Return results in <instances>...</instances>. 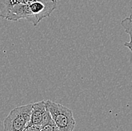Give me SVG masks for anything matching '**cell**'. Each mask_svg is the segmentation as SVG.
<instances>
[{
	"label": "cell",
	"mask_w": 132,
	"mask_h": 131,
	"mask_svg": "<svg viewBox=\"0 0 132 131\" xmlns=\"http://www.w3.org/2000/svg\"><path fill=\"white\" fill-rule=\"evenodd\" d=\"M45 103L59 131H74L76 122L70 108L49 99Z\"/></svg>",
	"instance_id": "obj_1"
},
{
	"label": "cell",
	"mask_w": 132,
	"mask_h": 131,
	"mask_svg": "<svg viewBox=\"0 0 132 131\" xmlns=\"http://www.w3.org/2000/svg\"><path fill=\"white\" fill-rule=\"evenodd\" d=\"M32 103L13 108L3 121L4 131H23L29 124Z\"/></svg>",
	"instance_id": "obj_2"
},
{
	"label": "cell",
	"mask_w": 132,
	"mask_h": 131,
	"mask_svg": "<svg viewBox=\"0 0 132 131\" xmlns=\"http://www.w3.org/2000/svg\"><path fill=\"white\" fill-rule=\"evenodd\" d=\"M49 114L44 100L32 103V108L30 115V120L29 124L41 126L45 118Z\"/></svg>",
	"instance_id": "obj_3"
},
{
	"label": "cell",
	"mask_w": 132,
	"mask_h": 131,
	"mask_svg": "<svg viewBox=\"0 0 132 131\" xmlns=\"http://www.w3.org/2000/svg\"><path fill=\"white\" fill-rule=\"evenodd\" d=\"M23 2L24 0H0V17L6 19L13 7Z\"/></svg>",
	"instance_id": "obj_4"
},
{
	"label": "cell",
	"mask_w": 132,
	"mask_h": 131,
	"mask_svg": "<svg viewBox=\"0 0 132 131\" xmlns=\"http://www.w3.org/2000/svg\"><path fill=\"white\" fill-rule=\"evenodd\" d=\"M121 25L124 28L125 33H128L130 36V41L125 42L124 46L128 48L132 53V14L130 16L123 19L121 22Z\"/></svg>",
	"instance_id": "obj_5"
},
{
	"label": "cell",
	"mask_w": 132,
	"mask_h": 131,
	"mask_svg": "<svg viewBox=\"0 0 132 131\" xmlns=\"http://www.w3.org/2000/svg\"><path fill=\"white\" fill-rule=\"evenodd\" d=\"M40 131H59L57 126L53 120L50 112L47 118H45L44 121L41 125Z\"/></svg>",
	"instance_id": "obj_6"
},
{
	"label": "cell",
	"mask_w": 132,
	"mask_h": 131,
	"mask_svg": "<svg viewBox=\"0 0 132 131\" xmlns=\"http://www.w3.org/2000/svg\"><path fill=\"white\" fill-rule=\"evenodd\" d=\"M41 130V126L39 125H31L28 124L23 131H40Z\"/></svg>",
	"instance_id": "obj_7"
},
{
	"label": "cell",
	"mask_w": 132,
	"mask_h": 131,
	"mask_svg": "<svg viewBox=\"0 0 132 131\" xmlns=\"http://www.w3.org/2000/svg\"><path fill=\"white\" fill-rule=\"evenodd\" d=\"M52 2H57V0H51Z\"/></svg>",
	"instance_id": "obj_8"
}]
</instances>
